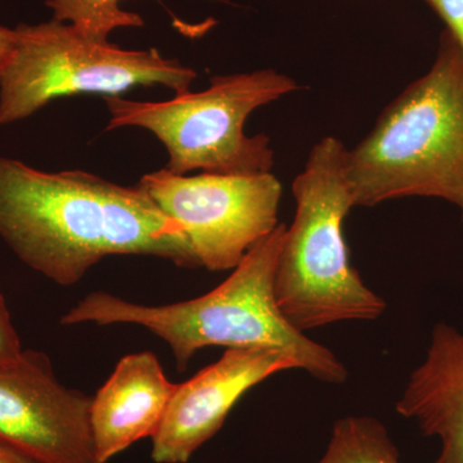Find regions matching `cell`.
I'll use <instances>...</instances> for the list:
<instances>
[{"label": "cell", "mask_w": 463, "mask_h": 463, "mask_svg": "<svg viewBox=\"0 0 463 463\" xmlns=\"http://www.w3.org/2000/svg\"><path fill=\"white\" fill-rule=\"evenodd\" d=\"M0 237L60 286L80 282L111 255L200 268L181 224L139 183L121 185L83 170L43 172L8 157H0Z\"/></svg>", "instance_id": "1"}, {"label": "cell", "mask_w": 463, "mask_h": 463, "mask_svg": "<svg viewBox=\"0 0 463 463\" xmlns=\"http://www.w3.org/2000/svg\"><path fill=\"white\" fill-rule=\"evenodd\" d=\"M288 225L279 223L257 243L231 276L203 297L149 307L94 291L61 318V325L142 326L165 341L178 373L209 346L269 347L288 353L298 368L322 383H345L347 370L328 347L292 327L274 298V274Z\"/></svg>", "instance_id": "2"}, {"label": "cell", "mask_w": 463, "mask_h": 463, "mask_svg": "<svg viewBox=\"0 0 463 463\" xmlns=\"http://www.w3.org/2000/svg\"><path fill=\"white\" fill-rule=\"evenodd\" d=\"M345 167L355 206L434 197L463 218V52L447 30L430 70L347 149Z\"/></svg>", "instance_id": "3"}, {"label": "cell", "mask_w": 463, "mask_h": 463, "mask_svg": "<svg viewBox=\"0 0 463 463\" xmlns=\"http://www.w3.org/2000/svg\"><path fill=\"white\" fill-rule=\"evenodd\" d=\"M346 151L340 139L325 137L292 183L297 206L273 291L286 321L303 334L334 323L376 321L388 307L350 263L344 221L355 205L346 178Z\"/></svg>", "instance_id": "4"}, {"label": "cell", "mask_w": 463, "mask_h": 463, "mask_svg": "<svg viewBox=\"0 0 463 463\" xmlns=\"http://www.w3.org/2000/svg\"><path fill=\"white\" fill-rule=\"evenodd\" d=\"M298 90L294 79L276 70L214 76L203 91L175 94L161 102L105 97L106 130L136 127L165 146L166 169L178 175L200 170L219 175L270 173L274 151L265 134L248 136L245 124L255 109Z\"/></svg>", "instance_id": "5"}, {"label": "cell", "mask_w": 463, "mask_h": 463, "mask_svg": "<svg viewBox=\"0 0 463 463\" xmlns=\"http://www.w3.org/2000/svg\"><path fill=\"white\" fill-rule=\"evenodd\" d=\"M197 72L155 48L123 50L67 24L20 25L0 69V127L30 118L52 100L76 94L120 97L136 87L190 91Z\"/></svg>", "instance_id": "6"}, {"label": "cell", "mask_w": 463, "mask_h": 463, "mask_svg": "<svg viewBox=\"0 0 463 463\" xmlns=\"http://www.w3.org/2000/svg\"><path fill=\"white\" fill-rule=\"evenodd\" d=\"M139 184L181 224L199 267L212 272L234 269L279 224L282 184L272 173L188 176L164 167Z\"/></svg>", "instance_id": "7"}, {"label": "cell", "mask_w": 463, "mask_h": 463, "mask_svg": "<svg viewBox=\"0 0 463 463\" xmlns=\"http://www.w3.org/2000/svg\"><path fill=\"white\" fill-rule=\"evenodd\" d=\"M90 407V397L57 379L41 350L0 365V441L38 462L99 463Z\"/></svg>", "instance_id": "8"}, {"label": "cell", "mask_w": 463, "mask_h": 463, "mask_svg": "<svg viewBox=\"0 0 463 463\" xmlns=\"http://www.w3.org/2000/svg\"><path fill=\"white\" fill-rule=\"evenodd\" d=\"M298 368V362L281 350H225L215 364L176 385L163 422L151 439L152 461L187 463L221 431L234 405L250 389L273 374Z\"/></svg>", "instance_id": "9"}, {"label": "cell", "mask_w": 463, "mask_h": 463, "mask_svg": "<svg viewBox=\"0 0 463 463\" xmlns=\"http://www.w3.org/2000/svg\"><path fill=\"white\" fill-rule=\"evenodd\" d=\"M176 383L151 352L124 356L91 397L90 425L97 461L109 463L133 444L156 434Z\"/></svg>", "instance_id": "10"}, {"label": "cell", "mask_w": 463, "mask_h": 463, "mask_svg": "<svg viewBox=\"0 0 463 463\" xmlns=\"http://www.w3.org/2000/svg\"><path fill=\"white\" fill-rule=\"evenodd\" d=\"M397 412L440 441L431 463H463V334L447 323L431 332L425 361L411 373Z\"/></svg>", "instance_id": "11"}, {"label": "cell", "mask_w": 463, "mask_h": 463, "mask_svg": "<svg viewBox=\"0 0 463 463\" xmlns=\"http://www.w3.org/2000/svg\"><path fill=\"white\" fill-rule=\"evenodd\" d=\"M398 447L383 422L346 416L332 428L330 441L316 463H401Z\"/></svg>", "instance_id": "12"}, {"label": "cell", "mask_w": 463, "mask_h": 463, "mask_svg": "<svg viewBox=\"0 0 463 463\" xmlns=\"http://www.w3.org/2000/svg\"><path fill=\"white\" fill-rule=\"evenodd\" d=\"M121 0H47L53 20L74 27L93 41L109 42V35L120 27H142L138 14L120 8Z\"/></svg>", "instance_id": "13"}, {"label": "cell", "mask_w": 463, "mask_h": 463, "mask_svg": "<svg viewBox=\"0 0 463 463\" xmlns=\"http://www.w3.org/2000/svg\"><path fill=\"white\" fill-rule=\"evenodd\" d=\"M24 350L0 288V365L16 364Z\"/></svg>", "instance_id": "14"}, {"label": "cell", "mask_w": 463, "mask_h": 463, "mask_svg": "<svg viewBox=\"0 0 463 463\" xmlns=\"http://www.w3.org/2000/svg\"><path fill=\"white\" fill-rule=\"evenodd\" d=\"M446 24V30L463 52V0H425Z\"/></svg>", "instance_id": "15"}, {"label": "cell", "mask_w": 463, "mask_h": 463, "mask_svg": "<svg viewBox=\"0 0 463 463\" xmlns=\"http://www.w3.org/2000/svg\"><path fill=\"white\" fill-rule=\"evenodd\" d=\"M0 463H41L25 453L20 452L16 448L0 441Z\"/></svg>", "instance_id": "16"}, {"label": "cell", "mask_w": 463, "mask_h": 463, "mask_svg": "<svg viewBox=\"0 0 463 463\" xmlns=\"http://www.w3.org/2000/svg\"><path fill=\"white\" fill-rule=\"evenodd\" d=\"M14 29L0 26V69L5 65V61L14 48Z\"/></svg>", "instance_id": "17"}]
</instances>
